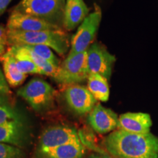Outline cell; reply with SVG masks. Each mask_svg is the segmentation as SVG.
Segmentation results:
<instances>
[{
    "instance_id": "1",
    "label": "cell",
    "mask_w": 158,
    "mask_h": 158,
    "mask_svg": "<svg viewBox=\"0 0 158 158\" xmlns=\"http://www.w3.org/2000/svg\"><path fill=\"white\" fill-rule=\"evenodd\" d=\"M106 152L116 158H158V137L117 129L104 138Z\"/></svg>"
},
{
    "instance_id": "2",
    "label": "cell",
    "mask_w": 158,
    "mask_h": 158,
    "mask_svg": "<svg viewBox=\"0 0 158 158\" xmlns=\"http://www.w3.org/2000/svg\"><path fill=\"white\" fill-rule=\"evenodd\" d=\"M69 35L62 29L36 31L7 30V42L11 46L45 45L60 56L68 52L70 48Z\"/></svg>"
},
{
    "instance_id": "3",
    "label": "cell",
    "mask_w": 158,
    "mask_h": 158,
    "mask_svg": "<svg viewBox=\"0 0 158 158\" xmlns=\"http://www.w3.org/2000/svg\"><path fill=\"white\" fill-rule=\"evenodd\" d=\"M65 0H21L13 10L62 27Z\"/></svg>"
},
{
    "instance_id": "4",
    "label": "cell",
    "mask_w": 158,
    "mask_h": 158,
    "mask_svg": "<svg viewBox=\"0 0 158 158\" xmlns=\"http://www.w3.org/2000/svg\"><path fill=\"white\" fill-rule=\"evenodd\" d=\"M56 91L41 78H33L18 90L22 98L37 112H44L53 106Z\"/></svg>"
},
{
    "instance_id": "5",
    "label": "cell",
    "mask_w": 158,
    "mask_h": 158,
    "mask_svg": "<svg viewBox=\"0 0 158 158\" xmlns=\"http://www.w3.org/2000/svg\"><path fill=\"white\" fill-rule=\"evenodd\" d=\"M101 19V9L98 5H94V10L81 23L76 33L72 37L68 56L87 51L95 38Z\"/></svg>"
},
{
    "instance_id": "6",
    "label": "cell",
    "mask_w": 158,
    "mask_h": 158,
    "mask_svg": "<svg viewBox=\"0 0 158 158\" xmlns=\"http://www.w3.org/2000/svg\"><path fill=\"white\" fill-rule=\"evenodd\" d=\"M89 74L87 51H85L67 57L53 78L59 84L73 85L87 80Z\"/></svg>"
},
{
    "instance_id": "7",
    "label": "cell",
    "mask_w": 158,
    "mask_h": 158,
    "mask_svg": "<svg viewBox=\"0 0 158 158\" xmlns=\"http://www.w3.org/2000/svg\"><path fill=\"white\" fill-rule=\"evenodd\" d=\"M70 143H82L76 129L64 125L51 126L41 133L37 151H47Z\"/></svg>"
},
{
    "instance_id": "8",
    "label": "cell",
    "mask_w": 158,
    "mask_h": 158,
    "mask_svg": "<svg viewBox=\"0 0 158 158\" xmlns=\"http://www.w3.org/2000/svg\"><path fill=\"white\" fill-rule=\"evenodd\" d=\"M116 57L108 51L103 45L94 43L87 50V62L89 73L99 74L110 79L112 68Z\"/></svg>"
},
{
    "instance_id": "9",
    "label": "cell",
    "mask_w": 158,
    "mask_h": 158,
    "mask_svg": "<svg viewBox=\"0 0 158 158\" xmlns=\"http://www.w3.org/2000/svg\"><path fill=\"white\" fill-rule=\"evenodd\" d=\"M64 96L69 108L80 116L89 114L98 101L87 88L79 84L68 86L64 91Z\"/></svg>"
},
{
    "instance_id": "10",
    "label": "cell",
    "mask_w": 158,
    "mask_h": 158,
    "mask_svg": "<svg viewBox=\"0 0 158 158\" xmlns=\"http://www.w3.org/2000/svg\"><path fill=\"white\" fill-rule=\"evenodd\" d=\"M7 29L11 31H36L56 30L61 29V27L39 18L13 10L7 21Z\"/></svg>"
},
{
    "instance_id": "11",
    "label": "cell",
    "mask_w": 158,
    "mask_h": 158,
    "mask_svg": "<svg viewBox=\"0 0 158 158\" xmlns=\"http://www.w3.org/2000/svg\"><path fill=\"white\" fill-rule=\"evenodd\" d=\"M88 123L98 134L110 133L118 129V117L111 109L97 103L89 114Z\"/></svg>"
},
{
    "instance_id": "12",
    "label": "cell",
    "mask_w": 158,
    "mask_h": 158,
    "mask_svg": "<svg viewBox=\"0 0 158 158\" xmlns=\"http://www.w3.org/2000/svg\"><path fill=\"white\" fill-rule=\"evenodd\" d=\"M152 125L151 116L146 113L128 112L118 116V129L136 134L150 133Z\"/></svg>"
},
{
    "instance_id": "13",
    "label": "cell",
    "mask_w": 158,
    "mask_h": 158,
    "mask_svg": "<svg viewBox=\"0 0 158 158\" xmlns=\"http://www.w3.org/2000/svg\"><path fill=\"white\" fill-rule=\"evenodd\" d=\"M27 142V128L22 120H15L0 125V143L21 148Z\"/></svg>"
},
{
    "instance_id": "14",
    "label": "cell",
    "mask_w": 158,
    "mask_h": 158,
    "mask_svg": "<svg viewBox=\"0 0 158 158\" xmlns=\"http://www.w3.org/2000/svg\"><path fill=\"white\" fill-rule=\"evenodd\" d=\"M89 11L84 0H67L63 27L68 31L73 30L87 17Z\"/></svg>"
},
{
    "instance_id": "15",
    "label": "cell",
    "mask_w": 158,
    "mask_h": 158,
    "mask_svg": "<svg viewBox=\"0 0 158 158\" xmlns=\"http://www.w3.org/2000/svg\"><path fill=\"white\" fill-rule=\"evenodd\" d=\"M86 152L83 143H70L47 151H37L35 158H84Z\"/></svg>"
},
{
    "instance_id": "16",
    "label": "cell",
    "mask_w": 158,
    "mask_h": 158,
    "mask_svg": "<svg viewBox=\"0 0 158 158\" xmlns=\"http://www.w3.org/2000/svg\"><path fill=\"white\" fill-rule=\"evenodd\" d=\"M0 60L2 62L5 77L7 84L12 87L22 84L27 78V75L23 73L18 68L15 64V59L10 51L7 50L3 55H2Z\"/></svg>"
},
{
    "instance_id": "17",
    "label": "cell",
    "mask_w": 158,
    "mask_h": 158,
    "mask_svg": "<svg viewBox=\"0 0 158 158\" xmlns=\"http://www.w3.org/2000/svg\"><path fill=\"white\" fill-rule=\"evenodd\" d=\"M86 88L97 100L106 102L109 99L110 89L108 79L101 75L89 74Z\"/></svg>"
},
{
    "instance_id": "18",
    "label": "cell",
    "mask_w": 158,
    "mask_h": 158,
    "mask_svg": "<svg viewBox=\"0 0 158 158\" xmlns=\"http://www.w3.org/2000/svg\"><path fill=\"white\" fill-rule=\"evenodd\" d=\"M8 51L13 54L15 64L21 72L24 74H40L42 72L29 58L23 46H10Z\"/></svg>"
},
{
    "instance_id": "19",
    "label": "cell",
    "mask_w": 158,
    "mask_h": 158,
    "mask_svg": "<svg viewBox=\"0 0 158 158\" xmlns=\"http://www.w3.org/2000/svg\"><path fill=\"white\" fill-rule=\"evenodd\" d=\"M23 47H24L25 51L27 52V55H28V56L32 60V62L35 63L37 68L41 70L43 75L51 76L52 78H54L57 70H58V68H56L54 64H51L48 61H46L41 56H40L39 55H37L36 53L31 51L27 46Z\"/></svg>"
},
{
    "instance_id": "20",
    "label": "cell",
    "mask_w": 158,
    "mask_h": 158,
    "mask_svg": "<svg viewBox=\"0 0 158 158\" xmlns=\"http://www.w3.org/2000/svg\"><path fill=\"white\" fill-rule=\"evenodd\" d=\"M26 46H27L40 56L59 68V65L61 64L60 61L55 56L51 48L45 46V45H26Z\"/></svg>"
},
{
    "instance_id": "21",
    "label": "cell",
    "mask_w": 158,
    "mask_h": 158,
    "mask_svg": "<svg viewBox=\"0 0 158 158\" xmlns=\"http://www.w3.org/2000/svg\"><path fill=\"white\" fill-rule=\"evenodd\" d=\"M15 120H22L21 116L16 110L9 104L0 106V125Z\"/></svg>"
},
{
    "instance_id": "22",
    "label": "cell",
    "mask_w": 158,
    "mask_h": 158,
    "mask_svg": "<svg viewBox=\"0 0 158 158\" xmlns=\"http://www.w3.org/2000/svg\"><path fill=\"white\" fill-rule=\"evenodd\" d=\"M0 158H24V153L21 148L0 143Z\"/></svg>"
},
{
    "instance_id": "23",
    "label": "cell",
    "mask_w": 158,
    "mask_h": 158,
    "mask_svg": "<svg viewBox=\"0 0 158 158\" xmlns=\"http://www.w3.org/2000/svg\"><path fill=\"white\" fill-rule=\"evenodd\" d=\"M0 93L7 94V95L10 93L8 84H7L5 77L4 76L1 70H0Z\"/></svg>"
},
{
    "instance_id": "24",
    "label": "cell",
    "mask_w": 158,
    "mask_h": 158,
    "mask_svg": "<svg viewBox=\"0 0 158 158\" xmlns=\"http://www.w3.org/2000/svg\"><path fill=\"white\" fill-rule=\"evenodd\" d=\"M7 42V29L2 25H0V45H6Z\"/></svg>"
},
{
    "instance_id": "25",
    "label": "cell",
    "mask_w": 158,
    "mask_h": 158,
    "mask_svg": "<svg viewBox=\"0 0 158 158\" xmlns=\"http://www.w3.org/2000/svg\"><path fill=\"white\" fill-rule=\"evenodd\" d=\"M86 158H116L114 157L113 155H110L106 152H94L91 153L90 155H89Z\"/></svg>"
},
{
    "instance_id": "26",
    "label": "cell",
    "mask_w": 158,
    "mask_h": 158,
    "mask_svg": "<svg viewBox=\"0 0 158 158\" xmlns=\"http://www.w3.org/2000/svg\"><path fill=\"white\" fill-rule=\"evenodd\" d=\"M12 0H0V15L2 14Z\"/></svg>"
},
{
    "instance_id": "27",
    "label": "cell",
    "mask_w": 158,
    "mask_h": 158,
    "mask_svg": "<svg viewBox=\"0 0 158 158\" xmlns=\"http://www.w3.org/2000/svg\"><path fill=\"white\" fill-rule=\"evenodd\" d=\"M8 104V98H7V94H4L0 93V106L2 105Z\"/></svg>"
},
{
    "instance_id": "28",
    "label": "cell",
    "mask_w": 158,
    "mask_h": 158,
    "mask_svg": "<svg viewBox=\"0 0 158 158\" xmlns=\"http://www.w3.org/2000/svg\"><path fill=\"white\" fill-rule=\"evenodd\" d=\"M5 45H0V56L5 54Z\"/></svg>"
}]
</instances>
